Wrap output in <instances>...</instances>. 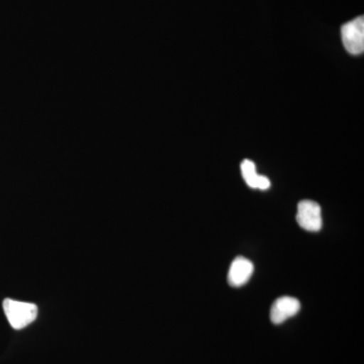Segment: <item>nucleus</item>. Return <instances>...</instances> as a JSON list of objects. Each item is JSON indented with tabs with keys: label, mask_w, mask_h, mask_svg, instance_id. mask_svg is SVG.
<instances>
[{
	"label": "nucleus",
	"mask_w": 364,
	"mask_h": 364,
	"mask_svg": "<svg viewBox=\"0 0 364 364\" xmlns=\"http://www.w3.org/2000/svg\"><path fill=\"white\" fill-rule=\"evenodd\" d=\"M342 42L351 55L363 54L364 51V18L358 16L341 28Z\"/></svg>",
	"instance_id": "2"
},
{
	"label": "nucleus",
	"mask_w": 364,
	"mask_h": 364,
	"mask_svg": "<svg viewBox=\"0 0 364 364\" xmlns=\"http://www.w3.org/2000/svg\"><path fill=\"white\" fill-rule=\"evenodd\" d=\"M296 221L306 231H320L323 225L320 205L313 200H301L298 205Z\"/></svg>",
	"instance_id": "3"
},
{
	"label": "nucleus",
	"mask_w": 364,
	"mask_h": 364,
	"mask_svg": "<svg viewBox=\"0 0 364 364\" xmlns=\"http://www.w3.org/2000/svg\"><path fill=\"white\" fill-rule=\"evenodd\" d=\"M301 303L299 299L291 296H282L273 303L270 309V320L273 324L279 325L294 317L299 313Z\"/></svg>",
	"instance_id": "4"
},
{
	"label": "nucleus",
	"mask_w": 364,
	"mask_h": 364,
	"mask_svg": "<svg viewBox=\"0 0 364 364\" xmlns=\"http://www.w3.org/2000/svg\"><path fill=\"white\" fill-rule=\"evenodd\" d=\"M242 176L249 188L267 191L270 188V181L267 176H259L256 171V166L251 160H244L241 164Z\"/></svg>",
	"instance_id": "6"
},
{
	"label": "nucleus",
	"mask_w": 364,
	"mask_h": 364,
	"mask_svg": "<svg viewBox=\"0 0 364 364\" xmlns=\"http://www.w3.org/2000/svg\"><path fill=\"white\" fill-rule=\"evenodd\" d=\"M254 272V265L245 257H237L232 262L228 273V282L233 287H240L247 284Z\"/></svg>",
	"instance_id": "5"
},
{
	"label": "nucleus",
	"mask_w": 364,
	"mask_h": 364,
	"mask_svg": "<svg viewBox=\"0 0 364 364\" xmlns=\"http://www.w3.org/2000/svg\"><path fill=\"white\" fill-rule=\"evenodd\" d=\"M4 310L11 327L21 330L37 318L38 306L30 303L6 299L4 301Z\"/></svg>",
	"instance_id": "1"
}]
</instances>
